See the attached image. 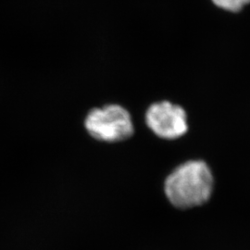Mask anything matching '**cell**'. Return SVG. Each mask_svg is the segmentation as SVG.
Here are the masks:
<instances>
[{"mask_svg": "<svg viewBox=\"0 0 250 250\" xmlns=\"http://www.w3.org/2000/svg\"><path fill=\"white\" fill-rule=\"evenodd\" d=\"M214 186L212 172L202 161L183 163L167 177L165 194L178 208H192L203 205L211 197Z\"/></svg>", "mask_w": 250, "mask_h": 250, "instance_id": "1", "label": "cell"}, {"mask_svg": "<svg viewBox=\"0 0 250 250\" xmlns=\"http://www.w3.org/2000/svg\"><path fill=\"white\" fill-rule=\"evenodd\" d=\"M87 132L103 142H121L134 134L130 113L119 105H107L90 111L84 122Z\"/></svg>", "mask_w": 250, "mask_h": 250, "instance_id": "2", "label": "cell"}, {"mask_svg": "<svg viewBox=\"0 0 250 250\" xmlns=\"http://www.w3.org/2000/svg\"><path fill=\"white\" fill-rule=\"evenodd\" d=\"M146 123L159 137L177 139L188 132V116L185 109L169 101L155 103L148 107Z\"/></svg>", "mask_w": 250, "mask_h": 250, "instance_id": "3", "label": "cell"}, {"mask_svg": "<svg viewBox=\"0 0 250 250\" xmlns=\"http://www.w3.org/2000/svg\"><path fill=\"white\" fill-rule=\"evenodd\" d=\"M212 1L216 6L232 12L240 11L244 6L250 3V0H212Z\"/></svg>", "mask_w": 250, "mask_h": 250, "instance_id": "4", "label": "cell"}]
</instances>
